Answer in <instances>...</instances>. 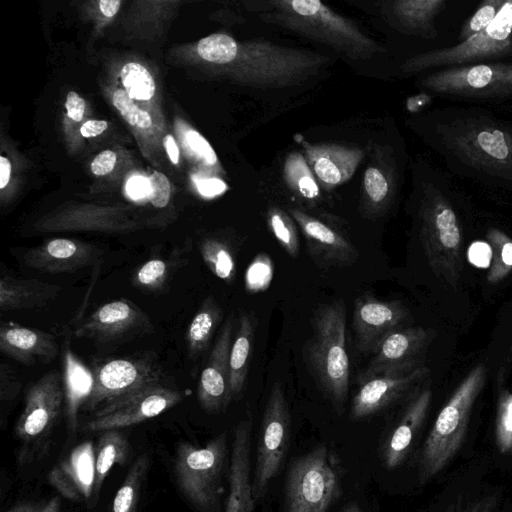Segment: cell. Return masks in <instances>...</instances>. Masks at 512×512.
<instances>
[{
  "label": "cell",
  "mask_w": 512,
  "mask_h": 512,
  "mask_svg": "<svg viewBox=\"0 0 512 512\" xmlns=\"http://www.w3.org/2000/svg\"><path fill=\"white\" fill-rule=\"evenodd\" d=\"M260 17L324 43L351 59H367L382 51L354 22L318 0L271 1Z\"/></svg>",
  "instance_id": "1"
},
{
  "label": "cell",
  "mask_w": 512,
  "mask_h": 512,
  "mask_svg": "<svg viewBox=\"0 0 512 512\" xmlns=\"http://www.w3.org/2000/svg\"><path fill=\"white\" fill-rule=\"evenodd\" d=\"M305 357L324 394L341 411L348 395L350 376L346 311L342 301L322 305L315 311Z\"/></svg>",
  "instance_id": "2"
},
{
  "label": "cell",
  "mask_w": 512,
  "mask_h": 512,
  "mask_svg": "<svg viewBox=\"0 0 512 512\" xmlns=\"http://www.w3.org/2000/svg\"><path fill=\"white\" fill-rule=\"evenodd\" d=\"M486 380V368L478 364L457 386L439 412L422 446L418 462V480L427 483L441 472L460 449L474 403Z\"/></svg>",
  "instance_id": "3"
},
{
  "label": "cell",
  "mask_w": 512,
  "mask_h": 512,
  "mask_svg": "<svg viewBox=\"0 0 512 512\" xmlns=\"http://www.w3.org/2000/svg\"><path fill=\"white\" fill-rule=\"evenodd\" d=\"M227 460L226 433L217 435L203 446L189 442L178 444L173 463L176 483L198 512H220Z\"/></svg>",
  "instance_id": "4"
},
{
  "label": "cell",
  "mask_w": 512,
  "mask_h": 512,
  "mask_svg": "<svg viewBox=\"0 0 512 512\" xmlns=\"http://www.w3.org/2000/svg\"><path fill=\"white\" fill-rule=\"evenodd\" d=\"M340 494V463L326 444L290 464L284 486L285 512H328Z\"/></svg>",
  "instance_id": "5"
},
{
  "label": "cell",
  "mask_w": 512,
  "mask_h": 512,
  "mask_svg": "<svg viewBox=\"0 0 512 512\" xmlns=\"http://www.w3.org/2000/svg\"><path fill=\"white\" fill-rule=\"evenodd\" d=\"M444 129V146L467 166L512 181V128L487 120H460Z\"/></svg>",
  "instance_id": "6"
},
{
  "label": "cell",
  "mask_w": 512,
  "mask_h": 512,
  "mask_svg": "<svg viewBox=\"0 0 512 512\" xmlns=\"http://www.w3.org/2000/svg\"><path fill=\"white\" fill-rule=\"evenodd\" d=\"M63 406V380L59 371L47 372L29 387L14 429L19 441L17 459L20 464L46 455Z\"/></svg>",
  "instance_id": "7"
},
{
  "label": "cell",
  "mask_w": 512,
  "mask_h": 512,
  "mask_svg": "<svg viewBox=\"0 0 512 512\" xmlns=\"http://www.w3.org/2000/svg\"><path fill=\"white\" fill-rule=\"evenodd\" d=\"M420 219V240L431 270L456 289L462 272V234L455 210L440 192H430L421 205Z\"/></svg>",
  "instance_id": "8"
},
{
  "label": "cell",
  "mask_w": 512,
  "mask_h": 512,
  "mask_svg": "<svg viewBox=\"0 0 512 512\" xmlns=\"http://www.w3.org/2000/svg\"><path fill=\"white\" fill-rule=\"evenodd\" d=\"M93 388L82 410L93 413L152 386L168 383V376L150 352L106 358L91 366Z\"/></svg>",
  "instance_id": "9"
},
{
  "label": "cell",
  "mask_w": 512,
  "mask_h": 512,
  "mask_svg": "<svg viewBox=\"0 0 512 512\" xmlns=\"http://www.w3.org/2000/svg\"><path fill=\"white\" fill-rule=\"evenodd\" d=\"M508 55H512V0L504 2L495 19L481 32L454 47L411 57L401 69L405 73H415L437 66L476 64Z\"/></svg>",
  "instance_id": "10"
},
{
  "label": "cell",
  "mask_w": 512,
  "mask_h": 512,
  "mask_svg": "<svg viewBox=\"0 0 512 512\" xmlns=\"http://www.w3.org/2000/svg\"><path fill=\"white\" fill-rule=\"evenodd\" d=\"M291 416L284 391L274 384L265 405L256 447V461L251 476L255 503L266 495L272 479L283 465L290 444Z\"/></svg>",
  "instance_id": "11"
},
{
  "label": "cell",
  "mask_w": 512,
  "mask_h": 512,
  "mask_svg": "<svg viewBox=\"0 0 512 512\" xmlns=\"http://www.w3.org/2000/svg\"><path fill=\"white\" fill-rule=\"evenodd\" d=\"M421 86L454 98L512 96V63H480L442 69L424 77Z\"/></svg>",
  "instance_id": "12"
},
{
  "label": "cell",
  "mask_w": 512,
  "mask_h": 512,
  "mask_svg": "<svg viewBox=\"0 0 512 512\" xmlns=\"http://www.w3.org/2000/svg\"><path fill=\"white\" fill-rule=\"evenodd\" d=\"M153 331L154 325L145 311L130 299L118 298L100 305L80 320L72 336L99 344H114Z\"/></svg>",
  "instance_id": "13"
},
{
  "label": "cell",
  "mask_w": 512,
  "mask_h": 512,
  "mask_svg": "<svg viewBox=\"0 0 512 512\" xmlns=\"http://www.w3.org/2000/svg\"><path fill=\"white\" fill-rule=\"evenodd\" d=\"M182 399L183 394L168 383L152 386L94 411L81 429L88 433L120 430L152 419L176 406Z\"/></svg>",
  "instance_id": "14"
},
{
  "label": "cell",
  "mask_w": 512,
  "mask_h": 512,
  "mask_svg": "<svg viewBox=\"0 0 512 512\" xmlns=\"http://www.w3.org/2000/svg\"><path fill=\"white\" fill-rule=\"evenodd\" d=\"M435 335L433 329L420 326L404 327L390 333L377 346L357 382L383 373L409 372L425 366V354Z\"/></svg>",
  "instance_id": "15"
},
{
  "label": "cell",
  "mask_w": 512,
  "mask_h": 512,
  "mask_svg": "<svg viewBox=\"0 0 512 512\" xmlns=\"http://www.w3.org/2000/svg\"><path fill=\"white\" fill-rule=\"evenodd\" d=\"M409 310L400 301L380 300L369 293L354 301L352 325L360 351L373 353L390 333L404 328Z\"/></svg>",
  "instance_id": "16"
},
{
  "label": "cell",
  "mask_w": 512,
  "mask_h": 512,
  "mask_svg": "<svg viewBox=\"0 0 512 512\" xmlns=\"http://www.w3.org/2000/svg\"><path fill=\"white\" fill-rule=\"evenodd\" d=\"M429 374L430 370L422 366L409 372L383 373L359 383V389L351 402V419H365L404 396H411Z\"/></svg>",
  "instance_id": "17"
},
{
  "label": "cell",
  "mask_w": 512,
  "mask_h": 512,
  "mask_svg": "<svg viewBox=\"0 0 512 512\" xmlns=\"http://www.w3.org/2000/svg\"><path fill=\"white\" fill-rule=\"evenodd\" d=\"M233 331L234 317L230 315L221 327L199 377L198 402L201 408L209 414L224 412L233 400L229 368Z\"/></svg>",
  "instance_id": "18"
},
{
  "label": "cell",
  "mask_w": 512,
  "mask_h": 512,
  "mask_svg": "<svg viewBox=\"0 0 512 512\" xmlns=\"http://www.w3.org/2000/svg\"><path fill=\"white\" fill-rule=\"evenodd\" d=\"M103 251L89 243L70 238H53L29 248L23 263L42 272L72 273L96 265Z\"/></svg>",
  "instance_id": "19"
},
{
  "label": "cell",
  "mask_w": 512,
  "mask_h": 512,
  "mask_svg": "<svg viewBox=\"0 0 512 512\" xmlns=\"http://www.w3.org/2000/svg\"><path fill=\"white\" fill-rule=\"evenodd\" d=\"M48 482L58 493L76 502H88L95 487V446L91 441L77 445L49 472Z\"/></svg>",
  "instance_id": "20"
},
{
  "label": "cell",
  "mask_w": 512,
  "mask_h": 512,
  "mask_svg": "<svg viewBox=\"0 0 512 512\" xmlns=\"http://www.w3.org/2000/svg\"><path fill=\"white\" fill-rule=\"evenodd\" d=\"M432 400L429 386L419 387L408 399L381 446V459L387 469L399 467L406 459L421 429Z\"/></svg>",
  "instance_id": "21"
},
{
  "label": "cell",
  "mask_w": 512,
  "mask_h": 512,
  "mask_svg": "<svg viewBox=\"0 0 512 512\" xmlns=\"http://www.w3.org/2000/svg\"><path fill=\"white\" fill-rule=\"evenodd\" d=\"M291 214L304 234L310 256L318 266H348L357 260L356 248L336 230L300 210H292Z\"/></svg>",
  "instance_id": "22"
},
{
  "label": "cell",
  "mask_w": 512,
  "mask_h": 512,
  "mask_svg": "<svg viewBox=\"0 0 512 512\" xmlns=\"http://www.w3.org/2000/svg\"><path fill=\"white\" fill-rule=\"evenodd\" d=\"M0 350L24 365L50 363L60 354L56 338L43 330L7 321L0 326Z\"/></svg>",
  "instance_id": "23"
},
{
  "label": "cell",
  "mask_w": 512,
  "mask_h": 512,
  "mask_svg": "<svg viewBox=\"0 0 512 512\" xmlns=\"http://www.w3.org/2000/svg\"><path fill=\"white\" fill-rule=\"evenodd\" d=\"M251 431L250 419L241 420L234 432L229 462V492L225 512H254L256 504L251 487Z\"/></svg>",
  "instance_id": "24"
},
{
  "label": "cell",
  "mask_w": 512,
  "mask_h": 512,
  "mask_svg": "<svg viewBox=\"0 0 512 512\" xmlns=\"http://www.w3.org/2000/svg\"><path fill=\"white\" fill-rule=\"evenodd\" d=\"M61 345L63 364L64 412L67 428L74 435L79 427V412L93 388V374L72 349V331L65 327Z\"/></svg>",
  "instance_id": "25"
},
{
  "label": "cell",
  "mask_w": 512,
  "mask_h": 512,
  "mask_svg": "<svg viewBox=\"0 0 512 512\" xmlns=\"http://www.w3.org/2000/svg\"><path fill=\"white\" fill-rule=\"evenodd\" d=\"M62 287L33 278L4 275L0 279L1 311L41 308L59 296Z\"/></svg>",
  "instance_id": "26"
},
{
  "label": "cell",
  "mask_w": 512,
  "mask_h": 512,
  "mask_svg": "<svg viewBox=\"0 0 512 512\" xmlns=\"http://www.w3.org/2000/svg\"><path fill=\"white\" fill-rule=\"evenodd\" d=\"M306 154L316 176L331 186L348 180L363 157L359 149L338 145L307 146Z\"/></svg>",
  "instance_id": "27"
},
{
  "label": "cell",
  "mask_w": 512,
  "mask_h": 512,
  "mask_svg": "<svg viewBox=\"0 0 512 512\" xmlns=\"http://www.w3.org/2000/svg\"><path fill=\"white\" fill-rule=\"evenodd\" d=\"M255 338V322L253 317L242 311L237 321L235 337L229 354L230 384L232 399L242 394L252 358Z\"/></svg>",
  "instance_id": "28"
},
{
  "label": "cell",
  "mask_w": 512,
  "mask_h": 512,
  "mask_svg": "<svg viewBox=\"0 0 512 512\" xmlns=\"http://www.w3.org/2000/svg\"><path fill=\"white\" fill-rule=\"evenodd\" d=\"M222 318V309L215 298L206 297L187 327L186 344L190 359H196L206 351Z\"/></svg>",
  "instance_id": "29"
},
{
  "label": "cell",
  "mask_w": 512,
  "mask_h": 512,
  "mask_svg": "<svg viewBox=\"0 0 512 512\" xmlns=\"http://www.w3.org/2000/svg\"><path fill=\"white\" fill-rule=\"evenodd\" d=\"M131 448L119 430L102 432L95 446V487L93 498L98 497L102 485L115 465H124Z\"/></svg>",
  "instance_id": "30"
},
{
  "label": "cell",
  "mask_w": 512,
  "mask_h": 512,
  "mask_svg": "<svg viewBox=\"0 0 512 512\" xmlns=\"http://www.w3.org/2000/svg\"><path fill=\"white\" fill-rule=\"evenodd\" d=\"M183 252L168 257L154 256L140 264L133 272L131 283L139 290L156 293L163 291L176 270L184 263Z\"/></svg>",
  "instance_id": "31"
},
{
  "label": "cell",
  "mask_w": 512,
  "mask_h": 512,
  "mask_svg": "<svg viewBox=\"0 0 512 512\" xmlns=\"http://www.w3.org/2000/svg\"><path fill=\"white\" fill-rule=\"evenodd\" d=\"M149 465V457L146 454L138 456L132 463L114 496L111 512H137Z\"/></svg>",
  "instance_id": "32"
},
{
  "label": "cell",
  "mask_w": 512,
  "mask_h": 512,
  "mask_svg": "<svg viewBox=\"0 0 512 512\" xmlns=\"http://www.w3.org/2000/svg\"><path fill=\"white\" fill-rule=\"evenodd\" d=\"M444 4L442 0H402L392 4L394 19L404 28L423 30Z\"/></svg>",
  "instance_id": "33"
},
{
  "label": "cell",
  "mask_w": 512,
  "mask_h": 512,
  "mask_svg": "<svg viewBox=\"0 0 512 512\" xmlns=\"http://www.w3.org/2000/svg\"><path fill=\"white\" fill-rule=\"evenodd\" d=\"M199 253L208 269L227 284L236 276V261L231 248L216 238H206L199 243Z\"/></svg>",
  "instance_id": "34"
},
{
  "label": "cell",
  "mask_w": 512,
  "mask_h": 512,
  "mask_svg": "<svg viewBox=\"0 0 512 512\" xmlns=\"http://www.w3.org/2000/svg\"><path fill=\"white\" fill-rule=\"evenodd\" d=\"M490 249V265L486 279L497 284L512 271V239L498 229H490L486 235Z\"/></svg>",
  "instance_id": "35"
},
{
  "label": "cell",
  "mask_w": 512,
  "mask_h": 512,
  "mask_svg": "<svg viewBox=\"0 0 512 512\" xmlns=\"http://www.w3.org/2000/svg\"><path fill=\"white\" fill-rule=\"evenodd\" d=\"M120 77L124 90L136 100H149L155 93V82L150 72L141 64L130 62L125 64Z\"/></svg>",
  "instance_id": "36"
},
{
  "label": "cell",
  "mask_w": 512,
  "mask_h": 512,
  "mask_svg": "<svg viewBox=\"0 0 512 512\" xmlns=\"http://www.w3.org/2000/svg\"><path fill=\"white\" fill-rule=\"evenodd\" d=\"M495 439L502 454L512 452V391L500 387L497 398Z\"/></svg>",
  "instance_id": "37"
},
{
  "label": "cell",
  "mask_w": 512,
  "mask_h": 512,
  "mask_svg": "<svg viewBox=\"0 0 512 512\" xmlns=\"http://www.w3.org/2000/svg\"><path fill=\"white\" fill-rule=\"evenodd\" d=\"M285 177L291 187L305 198H315L318 186L302 156L291 155L285 165Z\"/></svg>",
  "instance_id": "38"
},
{
  "label": "cell",
  "mask_w": 512,
  "mask_h": 512,
  "mask_svg": "<svg viewBox=\"0 0 512 512\" xmlns=\"http://www.w3.org/2000/svg\"><path fill=\"white\" fill-rule=\"evenodd\" d=\"M268 225L286 253L296 258L299 254V239L292 221L283 212L274 209L269 212Z\"/></svg>",
  "instance_id": "39"
},
{
  "label": "cell",
  "mask_w": 512,
  "mask_h": 512,
  "mask_svg": "<svg viewBox=\"0 0 512 512\" xmlns=\"http://www.w3.org/2000/svg\"><path fill=\"white\" fill-rule=\"evenodd\" d=\"M504 2L503 0H487L483 2L473 16L464 24L460 33V39L465 41L488 27L499 13Z\"/></svg>",
  "instance_id": "40"
},
{
  "label": "cell",
  "mask_w": 512,
  "mask_h": 512,
  "mask_svg": "<svg viewBox=\"0 0 512 512\" xmlns=\"http://www.w3.org/2000/svg\"><path fill=\"white\" fill-rule=\"evenodd\" d=\"M113 104L130 125L141 129H147L152 125L149 113L140 109L124 89H117L114 92Z\"/></svg>",
  "instance_id": "41"
},
{
  "label": "cell",
  "mask_w": 512,
  "mask_h": 512,
  "mask_svg": "<svg viewBox=\"0 0 512 512\" xmlns=\"http://www.w3.org/2000/svg\"><path fill=\"white\" fill-rule=\"evenodd\" d=\"M365 192L371 204L380 206L387 198L389 185L383 173L375 168L369 167L364 175Z\"/></svg>",
  "instance_id": "42"
},
{
  "label": "cell",
  "mask_w": 512,
  "mask_h": 512,
  "mask_svg": "<svg viewBox=\"0 0 512 512\" xmlns=\"http://www.w3.org/2000/svg\"><path fill=\"white\" fill-rule=\"evenodd\" d=\"M22 383L16 371L7 363L0 365V402L10 404L19 394Z\"/></svg>",
  "instance_id": "43"
},
{
  "label": "cell",
  "mask_w": 512,
  "mask_h": 512,
  "mask_svg": "<svg viewBox=\"0 0 512 512\" xmlns=\"http://www.w3.org/2000/svg\"><path fill=\"white\" fill-rule=\"evenodd\" d=\"M150 194L149 201L156 208L165 207L170 200V182L168 178L161 172L154 171L150 177Z\"/></svg>",
  "instance_id": "44"
},
{
  "label": "cell",
  "mask_w": 512,
  "mask_h": 512,
  "mask_svg": "<svg viewBox=\"0 0 512 512\" xmlns=\"http://www.w3.org/2000/svg\"><path fill=\"white\" fill-rule=\"evenodd\" d=\"M499 496L486 495L452 504L446 512H497Z\"/></svg>",
  "instance_id": "45"
},
{
  "label": "cell",
  "mask_w": 512,
  "mask_h": 512,
  "mask_svg": "<svg viewBox=\"0 0 512 512\" xmlns=\"http://www.w3.org/2000/svg\"><path fill=\"white\" fill-rule=\"evenodd\" d=\"M188 146L208 164L213 165L217 162V156L206 141V139L197 131L189 130L185 135Z\"/></svg>",
  "instance_id": "46"
},
{
  "label": "cell",
  "mask_w": 512,
  "mask_h": 512,
  "mask_svg": "<svg viewBox=\"0 0 512 512\" xmlns=\"http://www.w3.org/2000/svg\"><path fill=\"white\" fill-rule=\"evenodd\" d=\"M116 164V154L112 150L99 153L91 163V171L96 176L106 175L112 171Z\"/></svg>",
  "instance_id": "47"
},
{
  "label": "cell",
  "mask_w": 512,
  "mask_h": 512,
  "mask_svg": "<svg viewBox=\"0 0 512 512\" xmlns=\"http://www.w3.org/2000/svg\"><path fill=\"white\" fill-rule=\"evenodd\" d=\"M126 191L132 199L149 198L150 182L149 178L141 175L130 177L126 184Z\"/></svg>",
  "instance_id": "48"
},
{
  "label": "cell",
  "mask_w": 512,
  "mask_h": 512,
  "mask_svg": "<svg viewBox=\"0 0 512 512\" xmlns=\"http://www.w3.org/2000/svg\"><path fill=\"white\" fill-rule=\"evenodd\" d=\"M65 107L67 115L72 120L78 122L83 118L85 111V101L83 98L74 91L67 94Z\"/></svg>",
  "instance_id": "49"
},
{
  "label": "cell",
  "mask_w": 512,
  "mask_h": 512,
  "mask_svg": "<svg viewBox=\"0 0 512 512\" xmlns=\"http://www.w3.org/2000/svg\"><path fill=\"white\" fill-rule=\"evenodd\" d=\"M196 185L199 192L206 197L218 195L226 189L225 183L217 178L196 180Z\"/></svg>",
  "instance_id": "50"
},
{
  "label": "cell",
  "mask_w": 512,
  "mask_h": 512,
  "mask_svg": "<svg viewBox=\"0 0 512 512\" xmlns=\"http://www.w3.org/2000/svg\"><path fill=\"white\" fill-rule=\"evenodd\" d=\"M106 128L107 122L104 120H89L81 126L80 132L83 137L90 138L100 135Z\"/></svg>",
  "instance_id": "51"
},
{
  "label": "cell",
  "mask_w": 512,
  "mask_h": 512,
  "mask_svg": "<svg viewBox=\"0 0 512 512\" xmlns=\"http://www.w3.org/2000/svg\"><path fill=\"white\" fill-rule=\"evenodd\" d=\"M163 145L166 149L167 155L169 156L171 162L173 164H178L179 162V149L174 140V138L168 134L163 139Z\"/></svg>",
  "instance_id": "52"
},
{
  "label": "cell",
  "mask_w": 512,
  "mask_h": 512,
  "mask_svg": "<svg viewBox=\"0 0 512 512\" xmlns=\"http://www.w3.org/2000/svg\"><path fill=\"white\" fill-rule=\"evenodd\" d=\"M121 3L120 0H101L99 8L104 16L110 18L118 12Z\"/></svg>",
  "instance_id": "53"
},
{
  "label": "cell",
  "mask_w": 512,
  "mask_h": 512,
  "mask_svg": "<svg viewBox=\"0 0 512 512\" xmlns=\"http://www.w3.org/2000/svg\"><path fill=\"white\" fill-rule=\"evenodd\" d=\"M11 163L4 157L0 156V188L3 189L10 180Z\"/></svg>",
  "instance_id": "54"
},
{
  "label": "cell",
  "mask_w": 512,
  "mask_h": 512,
  "mask_svg": "<svg viewBox=\"0 0 512 512\" xmlns=\"http://www.w3.org/2000/svg\"><path fill=\"white\" fill-rule=\"evenodd\" d=\"M42 507L41 504L25 501L19 504L14 505L9 510L5 512H38Z\"/></svg>",
  "instance_id": "55"
},
{
  "label": "cell",
  "mask_w": 512,
  "mask_h": 512,
  "mask_svg": "<svg viewBox=\"0 0 512 512\" xmlns=\"http://www.w3.org/2000/svg\"><path fill=\"white\" fill-rule=\"evenodd\" d=\"M61 511V498L54 496L46 504L42 505L38 512H60Z\"/></svg>",
  "instance_id": "56"
},
{
  "label": "cell",
  "mask_w": 512,
  "mask_h": 512,
  "mask_svg": "<svg viewBox=\"0 0 512 512\" xmlns=\"http://www.w3.org/2000/svg\"><path fill=\"white\" fill-rule=\"evenodd\" d=\"M342 512H363L358 504L356 503H350L346 505Z\"/></svg>",
  "instance_id": "57"
}]
</instances>
